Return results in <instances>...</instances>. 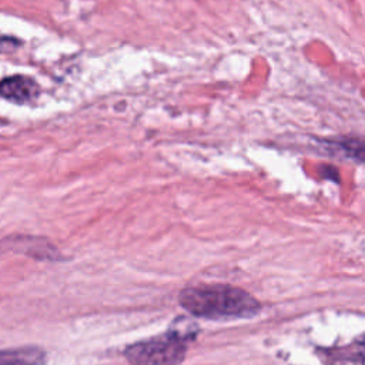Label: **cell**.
Wrapping results in <instances>:
<instances>
[{"mask_svg": "<svg viewBox=\"0 0 365 365\" xmlns=\"http://www.w3.org/2000/svg\"><path fill=\"white\" fill-rule=\"evenodd\" d=\"M180 305L190 314L207 319L251 318L261 311L258 299L247 291L225 284H200L184 288Z\"/></svg>", "mask_w": 365, "mask_h": 365, "instance_id": "obj_1", "label": "cell"}, {"mask_svg": "<svg viewBox=\"0 0 365 365\" xmlns=\"http://www.w3.org/2000/svg\"><path fill=\"white\" fill-rule=\"evenodd\" d=\"M191 338L192 334L168 331L130 345L124 355L130 365H177L184 361L187 344Z\"/></svg>", "mask_w": 365, "mask_h": 365, "instance_id": "obj_2", "label": "cell"}, {"mask_svg": "<svg viewBox=\"0 0 365 365\" xmlns=\"http://www.w3.org/2000/svg\"><path fill=\"white\" fill-rule=\"evenodd\" d=\"M0 251L24 254L30 258L54 261L60 258L58 251L44 238L30 235H11L0 240Z\"/></svg>", "mask_w": 365, "mask_h": 365, "instance_id": "obj_3", "label": "cell"}, {"mask_svg": "<svg viewBox=\"0 0 365 365\" xmlns=\"http://www.w3.org/2000/svg\"><path fill=\"white\" fill-rule=\"evenodd\" d=\"M38 93L37 83L27 76H9L0 81V97L11 103H30L37 98Z\"/></svg>", "mask_w": 365, "mask_h": 365, "instance_id": "obj_4", "label": "cell"}, {"mask_svg": "<svg viewBox=\"0 0 365 365\" xmlns=\"http://www.w3.org/2000/svg\"><path fill=\"white\" fill-rule=\"evenodd\" d=\"M46 351L38 346L0 349V365H44Z\"/></svg>", "mask_w": 365, "mask_h": 365, "instance_id": "obj_5", "label": "cell"}]
</instances>
